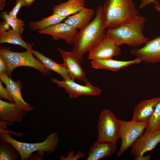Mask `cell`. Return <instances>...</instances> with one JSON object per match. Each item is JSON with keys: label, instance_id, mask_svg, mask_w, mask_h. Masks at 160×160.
I'll list each match as a JSON object with an SVG mask.
<instances>
[{"label": "cell", "instance_id": "obj_10", "mask_svg": "<svg viewBox=\"0 0 160 160\" xmlns=\"http://www.w3.org/2000/svg\"><path fill=\"white\" fill-rule=\"evenodd\" d=\"M130 52L141 62L148 64L160 62V36L150 39L141 48L131 49Z\"/></svg>", "mask_w": 160, "mask_h": 160}, {"label": "cell", "instance_id": "obj_27", "mask_svg": "<svg viewBox=\"0 0 160 160\" xmlns=\"http://www.w3.org/2000/svg\"><path fill=\"white\" fill-rule=\"evenodd\" d=\"M84 155L85 154L81 151H78L76 154L74 151H71L69 153L66 157L61 156L60 159L61 160H77L83 158Z\"/></svg>", "mask_w": 160, "mask_h": 160}, {"label": "cell", "instance_id": "obj_19", "mask_svg": "<svg viewBox=\"0 0 160 160\" xmlns=\"http://www.w3.org/2000/svg\"><path fill=\"white\" fill-rule=\"evenodd\" d=\"M94 14L93 9L84 7L77 13L68 16L64 22L75 29L80 30L90 23Z\"/></svg>", "mask_w": 160, "mask_h": 160}, {"label": "cell", "instance_id": "obj_20", "mask_svg": "<svg viewBox=\"0 0 160 160\" xmlns=\"http://www.w3.org/2000/svg\"><path fill=\"white\" fill-rule=\"evenodd\" d=\"M85 0H68L55 5L53 13L66 18L75 14L84 7Z\"/></svg>", "mask_w": 160, "mask_h": 160}, {"label": "cell", "instance_id": "obj_6", "mask_svg": "<svg viewBox=\"0 0 160 160\" xmlns=\"http://www.w3.org/2000/svg\"><path fill=\"white\" fill-rule=\"evenodd\" d=\"M97 140L116 143L120 138V124L117 119L110 111L105 109L100 113L98 122Z\"/></svg>", "mask_w": 160, "mask_h": 160}, {"label": "cell", "instance_id": "obj_15", "mask_svg": "<svg viewBox=\"0 0 160 160\" xmlns=\"http://www.w3.org/2000/svg\"><path fill=\"white\" fill-rule=\"evenodd\" d=\"M25 112L14 103L0 100V122L6 123L9 126L13 125L15 122H20L25 115Z\"/></svg>", "mask_w": 160, "mask_h": 160}, {"label": "cell", "instance_id": "obj_25", "mask_svg": "<svg viewBox=\"0 0 160 160\" xmlns=\"http://www.w3.org/2000/svg\"><path fill=\"white\" fill-rule=\"evenodd\" d=\"M1 18L9 24L13 30L21 35L24 30L23 21L17 17H12L9 16L7 11L2 12L1 15Z\"/></svg>", "mask_w": 160, "mask_h": 160}, {"label": "cell", "instance_id": "obj_33", "mask_svg": "<svg viewBox=\"0 0 160 160\" xmlns=\"http://www.w3.org/2000/svg\"><path fill=\"white\" fill-rule=\"evenodd\" d=\"M151 157V154L144 156V155L137 156H135L134 159L135 160H149Z\"/></svg>", "mask_w": 160, "mask_h": 160}, {"label": "cell", "instance_id": "obj_12", "mask_svg": "<svg viewBox=\"0 0 160 160\" xmlns=\"http://www.w3.org/2000/svg\"><path fill=\"white\" fill-rule=\"evenodd\" d=\"M160 142V129L152 132H145L132 145L131 154L135 156L143 155L152 150Z\"/></svg>", "mask_w": 160, "mask_h": 160}, {"label": "cell", "instance_id": "obj_8", "mask_svg": "<svg viewBox=\"0 0 160 160\" xmlns=\"http://www.w3.org/2000/svg\"><path fill=\"white\" fill-rule=\"evenodd\" d=\"M52 81L59 87L63 88L69 97L75 98L82 95L97 96L101 95L102 90L99 88L93 86L87 81L83 85L74 82L71 79L60 81L56 79H52Z\"/></svg>", "mask_w": 160, "mask_h": 160}, {"label": "cell", "instance_id": "obj_30", "mask_svg": "<svg viewBox=\"0 0 160 160\" xmlns=\"http://www.w3.org/2000/svg\"><path fill=\"white\" fill-rule=\"evenodd\" d=\"M8 66L7 62L1 55H0V76L7 72Z\"/></svg>", "mask_w": 160, "mask_h": 160}, {"label": "cell", "instance_id": "obj_16", "mask_svg": "<svg viewBox=\"0 0 160 160\" xmlns=\"http://www.w3.org/2000/svg\"><path fill=\"white\" fill-rule=\"evenodd\" d=\"M160 101V97H158L140 102L134 109L132 120L148 123Z\"/></svg>", "mask_w": 160, "mask_h": 160}, {"label": "cell", "instance_id": "obj_1", "mask_svg": "<svg viewBox=\"0 0 160 160\" xmlns=\"http://www.w3.org/2000/svg\"><path fill=\"white\" fill-rule=\"evenodd\" d=\"M103 7L99 6L94 18L76 34L72 44V51L82 62L83 56L97 45L104 37L106 32Z\"/></svg>", "mask_w": 160, "mask_h": 160}, {"label": "cell", "instance_id": "obj_9", "mask_svg": "<svg viewBox=\"0 0 160 160\" xmlns=\"http://www.w3.org/2000/svg\"><path fill=\"white\" fill-rule=\"evenodd\" d=\"M121 53L119 46L105 33L101 41L89 52L88 58L91 60L106 59L118 56Z\"/></svg>", "mask_w": 160, "mask_h": 160}, {"label": "cell", "instance_id": "obj_28", "mask_svg": "<svg viewBox=\"0 0 160 160\" xmlns=\"http://www.w3.org/2000/svg\"><path fill=\"white\" fill-rule=\"evenodd\" d=\"M1 81L0 80V97L9 100L10 102L14 103L13 99L8 91L3 85Z\"/></svg>", "mask_w": 160, "mask_h": 160}, {"label": "cell", "instance_id": "obj_24", "mask_svg": "<svg viewBox=\"0 0 160 160\" xmlns=\"http://www.w3.org/2000/svg\"><path fill=\"white\" fill-rule=\"evenodd\" d=\"M7 142L1 141L0 144V160H15L18 159L17 151Z\"/></svg>", "mask_w": 160, "mask_h": 160}, {"label": "cell", "instance_id": "obj_26", "mask_svg": "<svg viewBox=\"0 0 160 160\" xmlns=\"http://www.w3.org/2000/svg\"><path fill=\"white\" fill-rule=\"evenodd\" d=\"M160 129V101L145 129V132H152Z\"/></svg>", "mask_w": 160, "mask_h": 160}, {"label": "cell", "instance_id": "obj_5", "mask_svg": "<svg viewBox=\"0 0 160 160\" xmlns=\"http://www.w3.org/2000/svg\"><path fill=\"white\" fill-rule=\"evenodd\" d=\"M31 50H27L23 52L12 51L8 48L1 47L0 49V55L6 60L8 66L7 74L11 77L12 72L17 67L27 66L37 70L43 75L49 73V71L33 54Z\"/></svg>", "mask_w": 160, "mask_h": 160}, {"label": "cell", "instance_id": "obj_36", "mask_svg": "<svg viewBox=\"0 0 160 160\" xmlns=\"http://www.w3.org/2000/svg\"><path fill=\"white\" fill-rule=\"evenodd\" d=\"M155 9L156 11L160 13V5L159 4L155 7Z\"/></svg>", "mask_w": 160, "mask_h": 160}, {"label": "cell", "instance_id": "obj_14", "mask_svg": "<svg viewBox=\"0 0 160 160\" xmlns=\"http://www.w3.org/2000/svg\"><path fill=\"white\" fill-rule=\"evenodd\" d=\"M77 32V29L65 22H60L39 31L40 34L50 35L55 40H64L69 44H72Z\"/></svg>", "mask_w": 160, "mask_h": 160}, {"label": "cell", "instance_id": "obj_35", "mask_svg": "<svg viewBox=\"0 0 160 160\" xmlns=\"http://www.w3.org/2000/svg\"><path fill=\"white\" fill-rule=\"evenodd\" d=\"M6 4V0H0V9L2 11L5 7Z\"/></svg>", "mask_w": 160, "mask_h": 160}, {"label": "cell", "instance_id": "obj_7", "mask_svg": "<svg viewBox=\"0 0 160 160\" xmlns=\"http://www.w3.org/2000/svg\"><path fill=\"white\" fill-rule=\"evenodd\" d=\"M119 137L121 145L117 153L118 157L121 156L144 132L148 123L140 122L132 120L127 121L119 119Z\"/></svg>", "mask_w": 160, "mask_h": 160}, {"label": "cell", "instance_id": "obj_22", "mask_svg": "<svg viewBox=\"0 0 160 160\" xmlns=\"http://www.w3.org/2000/svg\"><path fill=\"white\" fill-rule=\"evenodd\" d=\"M21 35L13 29L0 33V43H8L19 45L27 50H31L33 44L26 42Z\"/></svg>", "mask_w": 160, "mask_h": 160}, {"label": "cell", "instance_id": "obj_23", "mask_svg": "<svg viewBox=\"0 0 160 160\" xmlns=\"http://www.w3.org/2000/svg\"><path fill=\"white\" fill-rule=\"evenodd\" d=\"M65 17L60 16L54 13L39 21L30 22L29 27L32 31H40L47 27L60 23Z\"/></svg>", "mask_w": 160, "mask_h": 160}, {"label": "cell", "instance_id": "obj_3", "mask_svg": "<svg viewBox=\"0 0 160 160\" xmlns=\"http://www.w3.org/2000/svg\"><path fill=\"white\" fill-rule=\"evenodd\" d=\"M102 7L106 29L116 27L139 15L132 0H106Z\"/></svg>", "mask_w": 160, "mask_h": 160}, {"label": "cell", "instance_id": "obj_13", "mask_svg": "<svg viewBox=\"0 0 160 160\" xmlns=\"http://www.w3.org/2000/svg\"><path fill=\"white\" fill-rule=\"evenodd\" d=\"M0 79L5 84L14 103L18 108L25 112H30L33 110V108L23 98L21 93L23 86L20 80L15 81L8 76L7 73L0 75Z\"/></svg>", "mask_w": 160, "mask_h": 160}, {"label": "cell", "instance_id": "obj_18", "mask_svg": "<svg viewBox=\"0 0 160 160\" xmlns=\"http://www.w3.org/2000/svg\"><path fill=\"white\" fill-rule=\"evenodd\" d=\"M139 59L136 58L129 61L115 60L112 58L91 60L90 64L92 68L96 69H105L117 71L130 65L141 62Z\"/></svg>", "mask_w": 160, "mask_h": 160}, {"label": "cell", "instance_id": "obj_4", "mask_svg": "<svg viewBox=\"0 0 160 160\" xmlns=\"http://www.w3.org/2000/svg\"><path fill=\"white\" fill-rule=\"evenodd\" d=\"M1 141L10 144L18 153L21 160L28 159L33 153L37 151L42 156L45 153H53L59 145V138L57 132L49 135L43 142L36 143L22 142L13 138L5 130L0 129Z\"/></svg>", "mask_w": 160, "mask_h": 160}, {"label": "cell", "instance_id": "obj_31", "mask_svg": "<svg viewBox=\"0 0 160 160\" xmlns=\"http://www.w3.org/2000/svg\"><path fill=\"white\" fill-rule=\"evenodd\" d=\"M151 3H153L156 5L159 4L156 0H141L139 8L140 9H142Z\"/></svg>", "mask_w": 160, "mask_h": 160}, {"label": "cell", "instance_id": "obj_29", "mask_svg": "<svg viewBox=\"0 0 160 160\" xmlns=\"http://www.w3.org/2000/svg\"><path fill=\"white\" fill-rule=\"evenodd\" d=\"M23 6L21 0H16V4L8 14V15L12 17H17V16L21 8Z\"/></svg>", "mask_w": 160, "mask_h": 160}, {"label": "cell", "instance_id": "obj_2", "mask_svg": "<svg viewBox=\"0 0 160 160\" xmlns=\"http://www.w3.org/2000/svg\"><path fill=\"white\" fill-rule=\"evenodd\" d=\"M145 18L139 15L137 17L113 28H109L106 33L119 46L124 44L136 47L145 44L150 39L143 33Z\"/></svg>", "mask_w": 160, "mask_h": 160}, {"label": "cell", "instance_id": "obj_11", "mask_svg": "<svg viewBox=\"0 0 160 160\" xmlns=\"http://www.w3.org/2000/svg\"><path fill=\"white\" fill-rule=\"evenodd\" d=\"M57 50L62 57L63 64L67 69L70 78L78 79L84 83L88 81L85 71L82 68V61L72 51H68L60 48Z\"/></svg>", "mask_w": 160, "mask_h": 160}, {"label": "cell", "instance_id": "obj_34", "mask_svg": "<svg viewBox=\"0 0 160 160\" xmlns=\"http://www.w3.org/2000/svg\"><path fill=\"white\" fill-rule=\"evenodd\" d=\"M23 6L28 7L30 6L35 0H21Z\"/></svg>", "mask_w": 160, "mask_h": 160}, {"label": "cell", "instance_id": "obj_21", "mask_svg": "<svg viewBox=\"0 0 160 160\" xmlns=\"http://www.w3.org/2000/svg\"><path fill=\"white\" fill-rule=\"evenodd\" d=\"M34 56L49 71H53L62 76L64 79H71L68 71L63 63H58L38 51L32 49Z\"/></svg>", "mask_w": 160, "mask_h": 160}, {"label": "cell", "instance_id": "obj_17", "mask_svg": "<svg viewBox=\"0 0 160 160\" xmlns=\"http://www.w3.org/2000/svg\"><path fill=\"white\" fill-rule=\"evenodd\" d=\"M116 143L97 140L90 148L87 160H99L109 157L116 150Z\"/></svg>", "mask_w": 160, "mask_h": 160}, {"label": "cell", "instance_id": "obj_32", "mask_svg": "<svg viewBox=\"0 0 160 160\" xmlns=\"http://www.w3.org/2000/svg\"><path fill=\"white\" fill-rule=\"evenodd\" d=\"M10 27L7 22L4 20V21L0 25V33L9 30Z\"/></svg>", "mask_w": 160, "mask_h": 160}]
</instances>
